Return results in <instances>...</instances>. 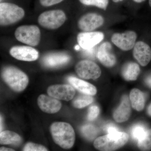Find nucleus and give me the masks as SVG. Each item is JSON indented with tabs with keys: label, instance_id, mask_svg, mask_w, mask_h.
Instances as JSON below:
<instances>
[{
	"label": "nucleus",
	"instance_id": "33",
	"mask_svg": "<svg viewBox=\"0 0 151 151\" xmlns=\"http://www.w3.org/2000/svg\"><path fill=\"white\" fill-rule=\"evenodd\" d=\"M1 151H14V150L13 149L5 147H1L0 148Z\"/></svg>",
	"mask_w": 151,
	"mask_h": 151
},
{
	"label": "nucleus",
	"instance_id": "4",
	"mask_svg": "<svg viewBox=\"0 0 151 151\" xmlns=\"http://www.w3.org/2000/svg\"><path fill=\"white\" fill-rule=\"evenodd\" d=\"M23 9L13 4L2 3L0 4V23L6 26L15 23L24 17Z\"/></svg>",
	"mask_w": 151,
	"mask_h": 151
},
{
	"label": "nucleus",
	"instance_id": "29",
	"mask_svg": "<svg viewBox=\"0 0 151 151\" xmlns=\"http://www.w3.org/2000/svg\"><path fill=\"white\" fill-rule=\"evenodd\" d=\"M63 0H40L41 4L44 6H50L58 4Z\"/></svg>",
	"mask_w": 151,
	"mask_h": 151
},
{
	"label": "nucleus",
	"instance_id": "37",
	"mask_svg": "<svg viewBox=\"0 0 151 151\" xmlns=\"http://www.w3.org/2000/svg\"><path fill=\"white\" fill-rule=\"evenodd\" d=\"M80 48V47H79V45H76L75 47V49L76 50H78Z\"/></svg>",
	"mask_w": 151,
	"mask_h": 151
},
{
	"label": "nucleus",
	"instance_id": "17",
	"mask_svg": "<svg viewBox=\"0 0 151 151\" xmlns=\"http://www.w3.org/2000/svg\"><path fill=\"white\" fill-rule=\"evenodd\" d=\"M70 59V56L66 53L54 52L45 55L43 58V63L47 67H56L66 64Z\"/></svg>",
	"mask_w": 151,
	"mask_h": 151
},
{
	"label": "nucleus",
	"instance_id": "27",
	"mask_svg": "<svg viewBox=\"0 0 151 151\" xmlns=\"http://www.w3.org/2000/svg\"><path fill=\"white\" fill-rule=\"evenodd\" d=\"M24 151H47L48 150L45 146L32 142L27 143L24 147Z\"/></svg>",
	"mask_w": 151,
	"mask_h": 151
},
{
	"label": "nucleus",
	"instance_id": "5",
	"mask_svg": "<svg viewBox=\"0 0 151 151\" xmlns=\"http://www.w3.org/2000/svg\"><path fill=\"white\" fill-rule=\"evenodd\" d=\"M40 30L35 25H23L18 27L15 36L19 41L32 46H35L40 40Z\"/></svg>",
	"mask_w": 151,
	"mask_h": 151
},
{
	"label": "nucleus",
	"instance_id": "34",
	"mask_svg": "<svg viewBox=\"0 0 151 151\" xmlns=\"http://www.w3.org/2000/svg\"><path fill=\"white\" fill-rule=\"evenodd\" d=\"M147 113L149 116L151 117V103L149 105L147 109Z\"/></svg>",
	"mask_w": 151,
	"mask_h": 151
},
{
	"label": "nucleus",
	"instance_id": "21",
	"mask_svg": "<svg viewBox=\"0 0 151 151\" xmlns=\"http://www.w3.org/2000/svg\"><path fill=\"white\" fill-rule=\"evenodd\" d=\"M20 136L15 132L5 131L0 133V144L1 145H19L21 143Z\"/></svg>",
	"mask_w": 151,
	"mask_h": 151
},
{
	"label": "nucleus",
	"instance_id": "11",
	"mask_svg": "<svg viewBox=\"0 0 151 151\" xmlns=\"http://www.w3.org/2000/svg\"><path fill=\"white\" fill-rule=\"evenodd\" d=\"M10 54L14 58L25 61H33L39 57L38 52L31 47L17 46L11 48Z\"/></svg>",
	"mask_w": 151,
	"mask_h": 151
},
{
	"label": "nucleus",
	"instance_id": "13",
	"mask_svg": "<svg viewBox=\"0 0 151 151\" xmlns=\"http://www.w3.org/2000/svg\"><path fill=\"white\" fill-rule=\"evenodd\" d=\"M39 107L45 113L53 114L61 109L62 104L56 98L45 94L40 95L37 99Z\"/></svg>",
	"mask_w": 151,
	"mask_h": 151
},
{
	"label": "nucleus",
	"instance_id": "31",
	"mask_svg": "<svg viewBox=\"0 0 151 151\" xmlns=\"http://www.w3.org/2000/svg\"><path fill=\"white\" fill-rule=\"evenodd\" d=\"M106 129H107V132H108V134L118 132L117 127L113 125H108V127H107V128H106Z\"/></svg>",
	"mask_w": 151,
	"mask_h": 151
},
{
	"label": "nucleus",
	"instance_id": "10",
	"mask_svg": "<svg viewBox=\"0 0 151 151\" xmlns=\"http://www.w3.org/2000/svg\"><path fill=\"white\" fill-rule=\"evenodd\" d=\"M104 34L101 32H81L77 37L78 45L83 49H89L94 47L104 39Z\"/></svg>",
	"mask_w": 151,
	"mask_h": 151
},
{
	"label": "nucleus",
	"instance_id": "2",
	"mask_svg": "<svg viewBox=\"0 0 151 151\" xmlns=\"http://www.w3.org/2000/svg\"><path fill=\"white\" fill-rule=\"evenodd\" d=\"M129 139L127 133L118 131L97 138L94 141V146L100 151H115L125 145Z\"/></svg>",
	"mask_w": 151,
	"mask_h": 151
},
{
	"label": "nucleus",
	"instance_id": "24",
	"mask_svg": "<svg viewBox=\"0 0 151 151\" xmlns=\"http://www.w3.org/2000/svg\"><path fill=\"white\" fill-rule=\"evenodd\" d=\"M81 131L83 136L89 140H92L94 139L97 133L96 128L91 125L84 126L81 128Z\"/></svg>",
	"mask_w": 151,
	"mask_h": 151
},
{
	"label": "nucleus",
	"instance_id": "32",
	"mask_svg": "<svg viewBox=\"0 0 151 151\" xmlns=\"http://www.w3.org/2000/svg\"><path fill=\"white\" fill-rule=\"evenodd\" d=\"M145 82L147 86L151 88V75L149 76L146 78Z\"/></svg>",
	"mask_w": 151,
	"mask_h": 151
},
{
	"label": "nucleus",
	"instance_id": "39",
	"mask_svg": "<svg viewBox=\"0 0 151 151\" xmlns=\"http://www.w3.org/2000/svg\"><path fill=\"white\" fill-rule=\"evenodd\" d=\"M149 5H150V6L151 7V0H149Z\"/></svg>",
	"mask_w": 151,
	"mask_h": 151
},
{
	"label": "nucleus",
	"instance_id": "9",
	"mask_svg": "<svg viewBox=\"0 0 151 151\" xmlns=\"http://www.w3.org/2000/svg\"><path fill=\"white\" fill-rule=\"evenodd\" d=\"M137 35L133 31H127L124 33H115L111 40L116 46L125 51L132 49L135 45Z\"/></svg>",
	"mask_w": 151,
	"mask_h": 151
},
{
	"label": "nucleus",
	"instance_id": "36",
	"mask_svg": "<svg viewBox=\"0 0 151 151\" xmlns=\"http://www.w3.org/2000/svg\"><path fill=\"white\" fill-rule=\"evenodd\" d=\"M134 1L137 3H141L142 2L144 1L145 0H134Z\"/></svg>",
	"mask_w": 151,
	"mask_h": 151
},
{
	"label": "nucleus",
	"instance_id": "28",
	"mask_svg": "<svg viewBox=\"0 0 151 151\" xmlns=\"http://www.w3.org/2000/svg\"><path fill=\"white\" fill-rule=\"evenodd\" d=\"M100 113V109L97 105H92L89 108L88 111V120L90 121H94L97 119Z\"/></svg>",
	"mask_w": 151,
	"mask_h": 151
},
{
	"label": "nucleus",
	"instance_id": "14",
	"mask_svg": "<svg viewBox=\"0 0 151 151\" xmlns=\"http://www.w3.org/2000/svg\"><path fill=\"white\" fill-rule=\"evenodd\" d=\"M133 55L142 66H146L151 60V47L144 42H138L134 46Z\"/></svg>",
	"mask_w": 151,
	"mask_h": 151
},
{
	"label": "nucleus",
	"instance_id": "20",
	"mask_svg": "<svg viewBox=\"0 0 151 151\" xmlns=\"http://www.w3.org/2000/svg\"><path fill=\"white\" fill-rule=\"evenodd\" d=\"M140 72V68L139 65L135 63H127L122 68V76L127 81H135L137 80Z\"/></svg>",
	"mask_w": 151,
	"mask_h": 151
},
{
	"label": "nucleus",
	"instance_id": "23",
	"mask_svg": "<svg viewBox=\"0 0 151 151\" xmlns=\"http://www.w3.org/2000/svg\"><path fill=\"white\" fill-rule=\"evenodd\" d=\"M138 146L143 151H148L151 150V129L147 130L144 137L138 141Z\"/></svg>",
	"mask_w": 151,
	"mask_h": 151
},
{
	"label": "nucleus",
	"instance_id": "15",
	"mask_svg": "<svg viewBox=\"0 0 151 151\" xmlns=\"http://www.w3.org/2000/svg\"><path fill=\"white\" fill-rule=\"evenodd\" d=\"M97 57L102 64L106 67H112L116 63V57L112 52V45L109 42L101 45L97 51Z\"/></svg>",
	"mask_w": 151,
	"mask_h": 151
},
{
	"label": "nucleus",
	"instance_id": "16",
	"mask_svg": "<svg viewBox=\"0 0 151 151\" xmlns=\"http://www.w3.org/2000/svg\"><path fill=\"white\" fill-rule=\"evenodd\" d=\"M122 102L113 113V118L118 123L127 122L131 114V107L129 97L127 95L122 97Z\"/></svg>",
	"mask_w": 151,
	"mask_h": 151
},
{
	"label": "nucleus",
	"instance_id": "25",
	"mask_svg": "<svg viewBox=\"0 0 151 151\" xmlns=\"http://www.w3.org/2000/svg\"><path fill=\"white\" fill-rule=\"evenodd\" d=\"M79 1L83 4L95 6L103 9H106L108 4V0H79Z\"/></svg>",
	"mask_w": 151,
	"mask_h": 151
},
{
	"label": "nucleus",
	"instance_id": "22",
	"mask_svg": "<svg viewBox=\"0 0 151 151\" xmlns=\"http://www.w3.org/2000/svg\"><path fill=\"white\" fill-rule=\"evenodd\" d=\"M82 94L73 99L72 105L74 108L78 109L84 108L91 104L94 101V99L91 95Z\"/></svg>",
	"mask_w": 151,
	"mask_h": 151
},
{
	"label": "nucleus",
	"instance_id": "1",
	"mask_svg": "<svg viewBox=\"0 0 151 151\" xmlns=\"http://www.w3.org/2000/svg\"><path fill=\"white\" fill-rule=\"evenodd\" d=\"M54 142L62 148H71L75 141L74 129L70 124L65 122H54L50 128Z\"/></svg>",
	"mask_w": 151,
	"mask_h": 151
},
{
	"label": "nucleus",
	"instance_id": "30",
	"mask_svg": "<svg viewBox=\"0 0 151 151\" xmlns=\"http://www.w3.org/2000/svg\"><path fill=\"white\" fill-rule=\"evenodd\" d=\"M83 53L86 56L88 57L92 58H95L96 54V48L93 47L89 49H84Z\"/></svg>",
	"mask_w": 151,
	"mask_h": 151
},
{
	"label": "nucleus",
	"instance_id": "18",
	"mask_svg": "<svg viewBox=\"0 0 151 151\" xmlns=\"http://www.w3.org/2000/svg\"><path fill=\"white\" fill-rule=\"evenodd\" d=\"M68 81L72 86L81 93L91 96L97 94L96 87L90 83L73 76L69 77Z\"/></svg>",
	"mask_w": 151,
	"mask_h": 151
},
{
	"label": "nucleus",
	"instance_id": "6",
	"mask_svg": "<svg viewBox=\"0 0 151 151\" xmlns=\"http://www.w3.org/2000/svg\"><path fill=\"white\" fill-rule=\"evenodd\" d=\"M65 13L61 10L47 11L41 14L38 21L41 26L50 29L58 28L66 20Z\"/></svg>",
	"mask_w": 151,
	"mask_h": 151
},
{
	"label": "nucleus",
	"instance_id": "8",
	"mask_svg": "<svg viewBox=\"0 0 151 151\" xmlns=\"http://www.w3.org/2000/svg\"><path fill=\"white\" fill-rule=\"evenodd\" d=\"M47 94L49 96L60 100L69 101L72 100L75 95V89L68 84H56L48 87Z\"/></svg>",
	"mask_w": 151,
	"mask_h": 151
},
{
	"label": "nucleus",
	"instance_id": "7",
	"mask_svg": "<svg viewBox=\"0 0 151 151\" xmlns=\"http://www.w3.org/2000/svg\"><path fill=\"white\" fill-rule=\"evenodd\" d=\"M75 71L81 78L95 79L100 77L101 70L97 64L89 60L79 61L75 66Z\"/></svg>",
	"mask_w": 151,
	"mask_h": 151
},
{
	"label": "nucleus",
	"instance_id": "12",
	"mask_svg": "<svg viewBox=\"0 0 151 151\" xmlns=\"http://www.w3.org/2000/svg\"><path fill=\"white\" fill-rule=\"evenodd\" d=\"M104 23L103 17L96 14L89 13L81 17L78 22V26L81 30L92 31L100 27Z\"/></svg>",
	"mask_w": 151,
	"mask_h": 151
},
{
	"label": "nucleus",
	"instance_id": "35",
	"mask_svg": "<svg viewBox=\"0 0 151 151\" xmlns=\"http://www.w3.org/2000/svg\"><path fill=\"white\" fill-rule=\"evenodd\" d=\"M2 130V119L1 118V130Z\"/></svg>",
	"mask_w": 151,
	"mask_h": 151
},
{
	"label": "nucleus",
	"instance_id": "26",
	"mask_svg": "<svg viewBox=\"0 0 151 151\" xmlns=\"http://www.w3.org/2000/svg\"><path fill=\"white\" fill-rule=\"evenodd\" d=\"M147 131L143 126L140 125H136L132 129V134L133 137L134 139L139 141L144 137Z\"/></svg>",
	"mask_w": 151,
	"mask_h": 151
},
{
	"label": "nucleus",
	"instance_id": "38",
	"mask_svg": "<svg viewBox=\"0 0 151 151\" xmlns=\"http://www.w3.org/2000/svg\"><path fill=\"white\" fill-rule=\"evenodd\" d=\"M113 1L115 2H119L122 1H123V0H113Z\"/></svg>",
	"mask_w": 151,
	"mask_h": 151
},
{
	"label": "nucleus",
	"instance_id": "3",
	"mask_svg": "<svg viewBox=\"0 0 151 151\" xmlns=\"http://www.w3.org/2000/svg\"><path fill=\"white\" fill-rule=\"evenodd\" d=\"M1 76L6 84L15 92H22L28 84L29 78L27 74L14 66L5 67Z\"/></svg>",
	"mask_w": 151,
	"mask_h": 151
},
{
	"label": "nucleus",
	"instance_id": "19",
	"mask_svg": "<svg viewBox=\"0 0 151 151\" xmlns=\"http://www.w3.org/2000/svg\"><path fill=\"white\" fill-rule=\"evenodd\" d=\"M132 108L137 111H142L145 108V98L143 92L138 89H132L129 94Z\"/></svg>",
	"mask_w": 151,
	"mask_h": 151
}]
</instances>
